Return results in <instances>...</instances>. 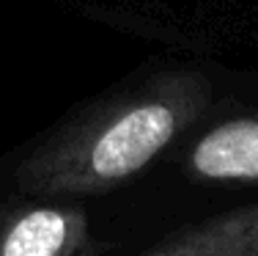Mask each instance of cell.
<instances>
[{
    "label": "cell",
    "mask_w": 258,
    "mask_h": 256,
    "mask_svg": "<svg viewBox=\"0 0 258 256\" xmlns=\"http://www.w3.org/2000/svg\"><path fill=\"white\" fill-rule=\"evenodd\" d=\"M206 105L201 77L168 80L154 94L72 130L25 166V182L44 193H91L118 185L157 157Z\"/></svg>",
    "instance_id": "1"
},
{
    "label": "cell",
    "mask_w": 258,
    "mask_h": 256,
    "mask_svg": "<svg viewBox=\"0 0 258 256\" xmlns=\"http://www.w3.org/2000/svg\"><path fill=\"white\" fill-rule=\"evenodd\" d=\"M189 168L214 182L258 179V116L209 130L189 155Z\"/></svg>",
    "instance_id": "2"
},
{
    "label": "cell",
    "mask_w": 258,
    "mask_h": 256,
    "mask_svg": "<svg viewBox=\"0 0 258 256\" xmlns=\"http://www.w3.org/2000/svg\"><path fill=\"white\" fill-rule=\"evenodd\" d=\"M146 256H258V204L214 218Z\"/></svg>",
    "instance_id": "3"
},
{
    "label": "cell",
    "mask_w": 258,
    "mask_h": 256,
    "mask_svg": "<svg viewBox=\"0 0 258 256\" xmlns=\"http://www.w3.org/2000/svg\"><path fill=\"white\" fill-rule=\"evenodd\" d=\"M77 237V218L55 207L20 215L0 237V256H63Z\"/></svg>",
    "instance_id": "4"
}]
</instances>
